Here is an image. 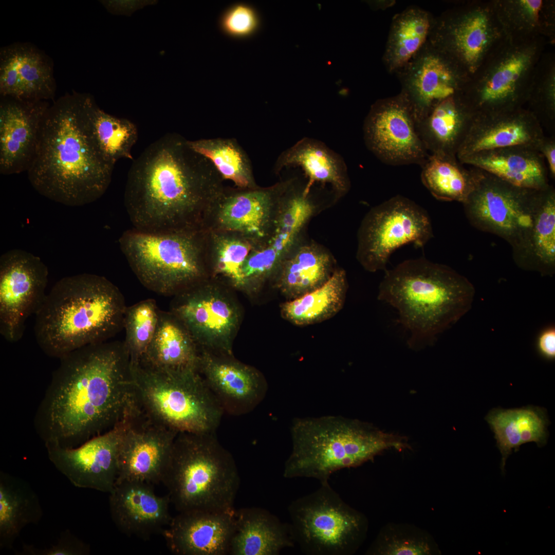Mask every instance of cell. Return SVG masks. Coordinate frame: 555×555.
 Wrapping results in <instances>:
<instances>
[{"mask_svg":"<svg viewBox=\"0 0 555 555\" xmlns=\"http://www.w3.org/2000/svg\"><path fill=\"white\" fill-rule=\"evenodd\" d=\"M544 130L554 131L555 125V57L544 52L533 73L525 106Z\"/></svg>","mask_w":555,"mask_h":555,"instance_id":"44","label":"cell"},{"mask_svg":"<svg viewBox=\"0 0 555 555\" xmlns=\"http://www.w3.org/2000/svg\"><path fill=\"white\" fill-rule=\"evenodd\" d=\"M39 497L25 480L0 472V548L11 549L22 530L43 516Z\"/></svg>","mask_w":555,"mask_h":555,"instance_id":"35","label":"cell"},{"mask_svg":"<svg viewBox=\"0 0 555 555\" xmlns=\"http://www.w3.org/2000/svg\"><path fill=\"white\" fill-rule=\"evenodd\" d=\"M194 342L188 329L174 314L160 311L153 340L140 362L160 368L198 367L199 353Z\"/></svg>","mask_w":555,"mask_h":555,"instance_id":"38","label":"cell"},{"mask_svg":"<svg viewBox=\"0 0 555 555\" xmlns=\"http://www.w3.org/2000/svg\"><path fill=\"white\" fill-rule=\"evenodd\" d=\"M434 18L416 6L394 16L383 55L387 72L395 74L422 49L429 39Z\"/></svg>","mask_w":555,"mask_h":555,"instance_id":"36","label":"cell"},{"mask_svg":"<svg viewBox=\"0 0 555 555\" xmlns=\"http://www.w3.org/2000/svg\"><path fill=\"white\" fill-rule=\"evenodd\" d=\"M506 39L493 0H472L435 17L429 40L471 77Z\"/></svg>","mask_w":555,"mask_h":555,"instance_id":"13","label":"cell"},{"mask_svg":"<svg viewBox=\"0 0 555 555\" xmlns=\"http://www.w3.org/2000/svg\"><path fill=\"white\" fill-rule=\"evenodd\" d=\"M226 356L202 351L199 353L198 371L224 413L245 415L263 401L268 384L255 368Z\"/></svg>","mask_w":555,"mask_h":555,"instance_id":"22","label":"cell"},{"mask_svg":"<svg viewBox=\"0 0 555 555\" xmlns=\"http://www.w3.org/2000/svg\"><path fill=\"white\" fill-rule=\"evenodd\" d=\"M541 191L514 186L483 171L477 186L462 204L471 224L507 241L515 260L527 243Z\"/></svg>","mask_w":555,"mask_h":555,"instance_id":"12","label":"cell"},{"mask_svg":"<svg viewBox=\"0 0 555 555\" xmlns=\"http://www.w3.org/2000/svg\"><path fill=\"white\" fill-rule=\"evenodd\" d=\"M549 43L506 39L470 77L460 94L474 115L524 107L534 68Z\"/></svg>","mask_w":555,"mask_h":555,"instance_id":"11","label":"cell"},{"mask_svg":"<svg viewBox=\"0 0 555 555\" xmlns=\"http://www.w3.org/2000/svg\"><path fill=\"white\" fill-rule=\"evenodd\" d=\"M514 186L542 190L549 186V172L543 155L535 147L513 146L480 152L458 159Z\"/></svg>","mask_w":555,"mask_h":555,"instance_id":"28","label":"cell"},{"mask_svg":"<svg viewBox=\"0 0 555 555\" xmlns=\"http://www.w3.org/2000/svg\"><path fill=\"white\" fill-rule=\"evenodd\" d=\"M507 39L525 42L540 38L555 41L554 0H493Z\"/></svg>","mask_w":555,"mask_h":555,"instance_id":"34","label":"cell"},{"mask_svg":"<svg viewBox=\"0 0 555 555\" xmlns=\"http://www.w3.org/2000/svg\"><path fill=\"white\" fill-rule=\"evenodd\" d=\"M538 150L545 159L549 174L553 178L555 176V139L551 136H545L539 144Z\"/></svg>","mask_w":555,"mask_h":555,"instance_id":"50","label":"cell"},{"mask_svg":"<svg viewBox=\"0 0 555 555\" xmlns=\"http://www.w3.org/2000/svg\"><path fill=\"white\" fill-rule=\"evenodd\" d=\"M474 116L460 92L435 104L416 123L417 132L428 152L456 156Z\"/></svg>","mask_w":555,"mask_h":555,"instance_id":"32","label":"cell"},{"mask_svg":"<svg viewBox=\"0 0 555 555\" xmlns=\"http://www.w3.org/2000/svg\"><path fill=\"white\" fill-rule=\"evenodd\" d=\"M408 101L416 124L440 101L460 92L470 76L429 40L395 73Z\"/></svg>","mask_w":555,"mask_h":555,"instance_id":"20","label":"cell"},{"mask_svg":"<svg viewBox=\"0 0 555 555\" xmlns=\"http://www.w3.org/2000/svg\"><path fill=\"white\" fill-rule=\"evenodd\" d=\"M57 89L52 60L30 43H14L0 49L2 97L48 101Z\"/></svg>","mask_w":555,"mask_h":555,"instance_id":"24","label":"cell"},{"mask_svg":"<svg viewBox=\"0 0 555 555\" xmlns=\"http://www.w3.org/2000/svg\"><path fill=\"white\" fill-rule=\"evenodd\" d=\"M545 136L538 119L525 107L474 115L456 157L460 159L480 152L513 146L537 149Z\"/></svg>","mask_w":555,"mask_h":555,"instance_id":"27","label":"cell"},{"mask_svg":"<svg viewBox=\"0 0 555 555\" xmlns=\"http://www.w3.org/2000/svg\"><path fill=\"white\" fill-rule=\"evenodd\" d=\"M291 435L292 452L284 477L312 478L320 484L328 482L334 472L358 467L386 450L411 448L403 436L340 416L295 418Z\"/></svg>","mask_w":555,"mask_h":555,"instance_id":"6","label":"cell"},{"mask_svg":"<svg viewBox=\"0 0 555 555\" xmlns=\"http://www.w3.org/2000/svg\"><path fill=\"white\" fill-rule=\"evenodd\" d=\"M119 242L139 281L158 294H177L211 276L207 229L152 233L133 228Z\"/></svg>","mask_w":555,"mask_h":555,"instance_id":"9","label":"cell"},{"mask_svg":"<svg viewBox=\"0 0 555 555\" xmlns=\"http://www.w3.org/2000/svg\"><path fill=\"white\" fill-rule=\"evenodd\" d=\"M235 525V510L179 512L162 534L176 554L225 555L229 554Z\"/></svg>","mask_w":555,"mask_h":555,"instance_id":"26","label":"cell"},{"mask_svg":"<svg viewBox=\"0 0 555 555\" xmlns=\"http://www.w3.org/2000/svg\"><path fill=\"white\" fill-rule=\"evenodd\" d=\"M337 268L324 247L301 241L283 259L272 282L287 300H292L322 286Z\"/></svg>","mask_w":555,"mask_h":555,"instance_id":"29","label":"cell"},{"mask_svg":"<svg viewBox=\"0 0 555 555\" xmlns=\"http://www.w3.org/2000/svg\"><path fill=\"white\" fill-rule=\"evenodd\" d=\"M472 283L451 268L425 258L406 260L385 271L378 298L397 309L410 333L409 347L420 350L471 308Z\"/></svg>","mask_w":555,"mask_h":555,"instance_id":"5","label":"cell"},{"mask_svg":"<svg viewBox=\"0 0 555 555\" xmlns=\"http://www.w3.org/2000/svg\"><path fill=\"white\" fill-rule=\"evenodd\" d=\"M225 187L207 158L183 137L170 133L134 160L124 203L134 228L140 231L206 229L211 207Z\"/></svg>","mask_w":555,"mask_h":555,"instance_id":"2","label":"cell"},{"mask_svg":"<svg viewBox=\"0 0 555 555\" xmlns=\"http://www.w3.org/2000/svg\"><path fill=\"white\" fill-rule=\"evenodd\" d=\"M538 349L542 356L548 360L555 358V329L553 327L544 330L538 339Z\"/></svg>","mask_w":555,"mask_h":555,"instance_id":"49","label":"cell"},{"mask_svg":"<svg viewBox=\"0 0 555 555\" xmlns=\"http://www.w3.org/2000/svg\"><path fill=\"white\" fill-rule=\"evenodd\" d=\"M288 511L292 539L305 554L350 555L366 535L365 516L346 503L329 482L293 501Z\"/></svg>","mask_w":555,"mask_h":555,"instance_id":"10","label":"cell"},{"mask_svg":"<svg viewBox=\"0 0 555 555\" xmlns=\"http://www.w3.org/2000/svg\"><path fill=\"white\" fill-rule=\"evenodd\" d=\"M48 271L41 258L20 249L0 257V333L11 343L22 337L25 323L46 296Z\"/></svg>","mask_w":555,"mask_h":555,"instance_id":"15","label":"cell"},{"mask_svg":"<svg viewBox=\"0 0 555 555\" xmlns=\"http://www.w3.org/2000/svg\"><path fill=\"white\" fill-rule=\"evenodd\" d=\"M485 419L494 433L496 445L502 454L501 468L505 471L506 461L514 450L523 444L534 442L539 447L545 445L548 420L544 409L527 406L520 409H494Z\"/></svg>","mask_w":555,"mask_h":555,"instance_id":"33","label":"cell"},{"mask_svg":"<svg viewBox=\"0 0 555 555\" xmlns=\"http://www.w3.org/2000/svg\"><path fill=\"white\" fill-rule=\"evenodd\" d=\"M160 312L153 299L141 301L126 308L123 343L132 362H140L145 356L156 331Z\"/></svg>","mask_w":555,"mask_h":555,"instance_id":"45","label":"cell"},{"mask_svg":"<svg viewBox=\"0 0 555 555\" xmlns=\"http://www.w3.org/2000/svg\"><path fill=\"white\" fill-rule=\"evenodd\" d=\"M207 230L211 276L214 279L222 277L232 287L245 290L243 266L257 245L237 233Z\"/></svg>","mask_w":555,"mask_h":555,"instance_id":"41","label":"cell"},{"mask_svg":"<svg viewBox=\"0 0 555 555\" xmlns=\"http://www.w3.org/2000/svg\"><path fill=\"white\" fill-rule=\"evenodd\" d=\"M95 102L88 94L73 91L53 101L41 120L32 160L27 170L42 195L69 206L100 198L114 168L100 151L91 125Z\"/></svg>","mask_w":555,"mask_h":555,"instance_id":"3","label":"cell"},{"mask_svg":"<svg viewBox=\"0 0 555 555\" xmlns=\"http://www.w3.org/2000/svg\"><path fill=\"white\" fill-rule=\"evenodd\" d=\"M90 552L89 545L72 533L69 529L62 532L57 542L45 548L23 544L22 555H88Z\"/></svg>","mask_w":555,"mask_h":555,"instance_id":"48","label":"cell"},{"mask_svg":"<svg viewBox=\"0 0 555 555\" xmlns=\"http://www.w3.org/2000/svg\"><path fill=\"white\" fill-rule=\"evenodd\" d=\"M187 143L192 150L212 164L224 180H230L239 188L258 186L248 156L234 139L187 140Z\"/></svg>","mask_w":555,"mask_h":555,"instance_id":"42","label":"cell"},{"mask_svg":"<svg viewBox=\"0 0 555 555\" xmlns=\"http://www.w3.org/2000/svg\"><path fill=\"white\" fill-rule=\"evenodd\" d=\"M433 237L427 211L410 199L394 196L373 208L359 229L357 258L367 271H386L391 254L413 243L422 247Z\"/></svg>","mask_w":555,"mask_h":555,"instance_id":"14","label":"cell"},{"mask_svg":"<svg viewBox=\"0 0 555 555\" xmlns=\"http://www.w3.org/2000/svg\"><path fill=\"white\" fill-rule=\"evenodd\" d=\"M437 552L428 533L412 526L391 524L382 528L366 551L373 555H430Z\"/></svg>","mask_w":555,"mask_h":555,"instance_id":"46","label":"cell"},{"mask_svg":"<svg viewBox=\"0 0 555 555\" xmlns=\"http://www.w3.org/2000/svg\"><path fill=\"white\" fill-rule=\"evenodd\" d=\"M240 478L215 433H178L162 482L179 512L232 511Z\"/></svg>","mask_w":555,"mask_h":555,"instance_id":"7","label":"cell"},{"mask_svg":"<svg viewBox=\"0 0 555 555\" xmlns=\"http://www.w3.org/2000/svg\"><path fill=\"white\" fill-rule=\"evenodd\" d=\"M347 291L345 271L337 268L322 286L281 306L283 318L298 326L322 323L336 316L343 307Z\"/></svg>","mask_w":555,"mask_h":555,"instance_id":"39","label":"cell"},{"mask_svg":"<svg viewBox=\"0 0 555 555\" xmlns=\"http://www.w3.org/2000/svg\"><path fill=\"white\" fill-rule=\"evenodd\" d=\"M219 26L226 35L235 39H245L258 29L260 17L254 7L244 2L228 7L219 19Z\"/></svg>","mask_w":555,"mask_h":555,"instance_id":"47","label":"cell"},{"mask_svg":"<svg viewBox=\"0 0 555 555\" xmlns=\"http://www.w3.org/2000/svg\"><path fill=\"white\" fill-rule=\"evenodd\" d=\"M91 125L96 142L109 162L115 165L120 159H133L132 150L138 137L134 123L106 113L96 103L91 112Z\"/></svg>","mask_w":555,"mask_h":555,"instance_id":"43","label":"cell"},{"mask_svg":"<svg viewBox=\"0 0 555 555\" xmlns=\"http://www.w3.org/2000/svg\"><path fill=\"white\" fill-rule=\"evenodd\" d=\"M134 398L150 417L179 433H215L224 414L196 367L157 368L131 362Z\"/></svg>","mask_w":555,"mask_h":555,"instance_id":"8","label":"cell"},{"mask_svg":"<svg viewBox=\"0 0 555 555\" xmlns=\"http://www.w3.org/2000/svg\"><path fill=\"white\" fill-rule=\"evenodd\" d=\"M128 415L111 429L77 447H46L49 460L75 487L110 493L118 477L119 450Z\"/></svg>","mask_w":555,"mask_h":555,"instance_id":"21","label":"cell"},{"mask_svg":"<svg viewBox=\"0 0 555 555\" xmlns=\"http://www.w3.org/2000/svg\"><path fill=\"white\" fill-rule=\"evenodd\" d=\"M170 503L168 494L158 495L153 484L141 481L116 483L109 493L110 516L117 529L144 540L162 533L169 525Z\"/></svg>","mask_w":555,"mask_h":555,"instance_id":"23","label":"cell"},{"mask_svg":"<svg viewBox=\"0 0 555 555\" xmlns=\"http://www.w3.org/2000/svg\"><path fill=\"white\" fill-rule=\"evenodd\" d=\"M177 434L150 417L135 403L119 447L116 484L162 482Z\"/></svg>","mask_w":555,"mask_h":555,"instance_id":"19","label":"cell"},{"mask_svg":"<svg viewBox=\"0 0 555 555\" xmlns=\"http://www.w3.org/2000/svg\"><path fill=\"white\" fill-rule=\"evenodd\" d=\"M289 524L260 508L235 510V525L229 549L232 555H276L293 547Z\"/></svg>","mask_w":555,"mask_h":555,"instance_id":"31","label":"cell"},{"mask_svg":"<svg viewBox=\"0 0 555 555\" xmlns=\"http://www.w3.org/2000/svg\"><path fill=\"white\" fill-rule=\"evenodd\" d=\"M126 308L119 289L104 276L82 273L63 278L34 315L36 342L45 354L60 359L105 342L123 327Z\"/></svg>","mask_w":555,"mask_h":555,"instance_id":"4","label":"cell"},{"mask_svg":"<svg viewBox=\"0 0 555 555\" xmlns=\"http://www.w3.org/2000/svg\"><path fill=\"white\" fill-rule=\"evenodd\" d=\"M290 179L267 187H225L211 207L206 229L237 233L257 247L263 244L272 232L280 200Z\"/></svg>","mask_w":555,"mask_h":555,"instance_id":"17","label":"cell"},{"mask_svg":"<svg viewBox=\"0 0 555 555\" xmlns=\"http://www.w3.org/2000/svg\"><path fill=\"white\" fill-rule=\"evenodd\" d=\"M363 134L368 149L388 164L421 166L429 155L417 132L412 108L401 92L372 105Z\"/></svg>","mask_w":555,"mask_h":555,"instance_id":"16","label":"cell"},{"mask_svg":"<svg viewBox=\"0 0 555 555\" xmlns=\"http://www.w3.org/2000/svg\"><path fill=\"white\" fill-rule=\"evenodd\" d=\"M176 294L171 312L184 325L195 341L231 355V341L237 329V308L221 287L209 281Z\"/></svg>","mask_w":555,"mask_h":555,"instance_id":"18","label":"cell"},{"mask_svg":"<svg viewBox=\"0 0 555 555\" xmlns=\"http://www.w3.org/2000/svg\"><path fill=\"white\" fill-rule=\"evenodd\" d=\"M289 167L303 170L308 179L305 188L308 191L316 183L330 184L337 197L344 195L349 189L343 158L319 140L304 138L283 151L275 162L274 171L279 174Z\"/></svg>","mask_w":555,"mask_h":555,"instance_id":"30","label":"cell"},{"mask_svg":"<svg viewBox=\"0 0 555 555\" xmlns=\"http://www.w3.org/2000/svg\"><path fill=\"white\" fill-rule=\"evenodd\" d=\"M423 185L437 199L464 203L477 186L483 170L466 168L456 156L431 154L421 165Z\"/></svg>","mask_w":555,"mask_h":555,"instance_id":"40","label":"cell"},{"mask_svg":"<svg viewBox=\"0 0 555 555\" xmlns=\"http://www.w3.org/2000/svg\"><path fill=\"white\" fill-rule=\"evenodd\" d=\"M521 268L552 275L555 270V191L552 186L541 192L528 239L514 260Z\"/></svg>","mask_w":555,"mask_h":555,"instance_id":"37","label":"cell"},{"mask_svg":"<svg viewBox=\"0 0 555 555\" xmlns=\"http://www.w3.org/2000/svg\"><path fill=\"white\" fill-rule=\"evenodd\" d=\"M34 416L46 447L72 448L115 427L134 403L131 361L123 343L78 348L61 357Z\"/></svg>","mask_w":555,"mask_h":555,"instance_id":"1","label":"cell"},{"mask_svg":"<svg viewBox=\"0 0 555 555\" xmlns=\"http://www.w3.org/2000/svg\"><path fill=\"white\" fill-rule=\"evenodd\" d=\"M48 101L1 96L0 103V173L27 171L32 160L42 117Z\"/></svg>","mask_w":555,"mask_h":555,"instance_id":"25","label":"cell"}]
</instances>
